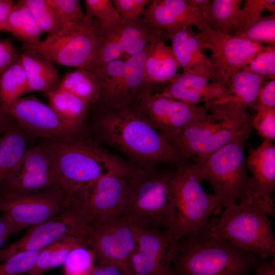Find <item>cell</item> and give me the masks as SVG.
<instances>
[{
    "instance_id": "cell-53",
    "label": "cell",
    "mask_w": 275,
    "mask_h": 275,
    "mask_svg": "<svg viewBox=\"0 0 275 275\" xmlns=\"http://www.w3.org/2000/svg\"><path fill=\"white\" fill-rule=\"evenodd\" d=\"M252 275H275L274 257L270 261H265L254 271Z\"/></svg>"
},
{
    "instance_id": "cell-22",
    "label": "cell",
    "mask_w": 275,
    "mask_h": 275,
    "mask_svg": "<svg viewBox=\"0 0 275 275\" xmlns=\"http://www.w3.org/2000/svg\"><path fill=\"white\" fill-rule=\"evenodd\" d=\"M171 48L183 72L199 75L210 80V58L200 47L191 26H184L166 32Z\"/></svg>"
},
{
    "instance_id": "cell-4",
    "label": "cell",
    "mask_w": 275,
    "mask_h": 275,
    "mask_svg": "<svg viewBox=\"0 0 275 275\" xmlns=\"http://www.w3.org/2000/svg\"><path fill=\"white\" fill-rule=\"evenodd\" d=\"M176 167L139 169L128 179L123 215L135 227L168 229L174 213Z\"/></svg>"
},
{
    "instance_id": "cell-13",
    "label": "cell",
    "mask_w": 275,
    "mask_h": 275,
    "mask_svg": "<svg viewBox=\"0 0 275 275\" xmlns=\"http://www.w3.org/2000/svg\"><path fill=\"white\" fill-rule=\"evenodd\" d=\"M70 196L59 187L0 199V212L25 228L50 220L67 208Z\"/></svg>"
},
{
    "instance_id": "cell-52",
    "label": "cell",
    "mask_w": 275,
    "mask_h": 275,
    "mask_svg": "<svg viewBox=\"0 0 275 275\" xmlns=\"http://www.w3.org/2000/svg\"><path fill=\"white\" fill-rule=\"evenodd\" d=\"M14 3L12 0H0V31H3L6 19Z\"/></svg>"
},
{
    "instance_id": "cell-33",
    "label": "cell",
    "mask_w": 275,
    "mask_h": 275,
    "mask_svg": "<svg viewBox=\"0 0 275 275\" xmlns=\"http://www.w3.org/2000/svg\"><path fill=\"white\" fill-rule=\"evenodd\" d=\"M47 95L49 105L55 112L68 124L80 130L90 105L60 88Z\"/></svg>"
},
{
    "instance_id": "cell-38",
    "label": "cell",
    "mask_w": 275,
    "mask_h": 275,
    "mask_svg": "<svg viewBox=\"0 0 275 275\" xmlns=\"http://www.w3.org/2000/svg\"><path fill=\"white\" fill-rule=\"evenodd\" d=\"M41 32L52 35L61 29L60 21L46 0H24Z\"/></svg>"
},
{
    "instance_id": "cell-40",
    "label": "cell",
    "mask_w": 275,
    "mask_h": 275,
    "mask_svg": "<svg viewBox=\"0 0 275 275\" xmlns=\"http://www.w3.org/2000/svg\"><path fill=\"white\" fill-rule=\"evenodd\" d=\"M55 11L61 29L59 33L68 31L82 21L86 14L83 13L78 0H46Z\"/></svg>"
},
{
    "instance_id": "cell-20",
    "label": "cell",
    "mask_w": 275,
    "mask_h": 275,
    "mask_svg": "<svg viewBox=\"0 0 275 275\" xmlns=\"http://www.w3.org/2000/svg\"><path fill=\"white\" fill-rule=\"evenodd\" d=\"M143 19L151 27L166 32L205 24L198 11L186 0H154L145 8Z\"/></svg>"
},
{
    "instance_id": "cell-48",
    "label": "cell",
    "mask_w": 275,
    "mask_h": 275,
    "mask_svg": "<svg viewBox=\"0 0 275 275\" xmlns=\"http://www.w3.org/2000/svg\"><path fill=\"white\" fill-rule=\"evenodd\" d=\"M54 242L41 251L35 264L27 273L28 275H43L51 269L52 254L55 248Z\"/></svg>"
},
{
    "instance_id": "cell-12",
    "label": "cell",
    "mask_w": 275,
    "mask_h": 275,
    "mask_svg": "<svg viewBox=\"0 0 275 275\" xmlns=\"http://www.w3.org/2000/svg\"><path fill=\"white\" fill-rule=\"evenodd\" d=\"M83 238L94 251L97 262L112 264L125 275H133L130 259L136 244L132 224L126 216L86 228Z\"/></svg>"
},
{
    "instance_id": "cell-29",
    "label": "cell",
    "mask_w": 275,
    "mask_h": 275,
    "mask_svg": "<svg viewBox=\"0 0 275 275\" xmlns=\"http://www.w3.org/2000/svg\"><path fill=\"white\" fill-rule=\"evenodd\" d=\"M59 88L65 90L89 105L100 100L101 87L96 74L91 70L79 67L67 73Z\"/></svg>"
},
{
    "instance_id": "cell-6",
    "label": "cell",
    "mask_w": 275,
    "mask_h": 275,
    "mask_svg": "<svg viewBox=\"0 0 275 275\" xmlns=\"http://www.w3.org/2000/svg\"><path fill=\"white\" fill-rule=\"evenodd\" d=\"M250 127L233 141L195 163L202 181H207L214 191L221 208L241 201L249 193L250 177L246 167L244 150Z\"/></svg>"
},
{
    "instance_id": "cell-1",
    "label": "cell",
    "mask_w": 275,
    "mask_h": 275,
    "mask_svg": "<svg viewBox=\"0 0 275 275\" xmlns=\"http://www.w3.org/2000/svg\"><path fill=\"white\" fill-rule=\"evenodd\" d=\"M96 126L102 141L139 168L162 163L177 167L187 160L152 126L137 104L104 107Z\"/></svg>"
},
{
    "instance_id": "cell-7",
    "label": "cell",
    "mask_w": 275,
    "mask_h": 275,
    "mask_svg": "<svg viewBox=\"0 0 275 275\" xmlns=\"http://www.w3.org/2000/svg\"><path fill=\"white\" fill-rule=\"evenodd\" d=\"M252 117L244 114L207 112L185 126L168 142L188 159H201L228 144L252 125Z\"/></svg>"
},
{
    "instance_id": "cell-17",
    "label": "cell",
    "mask_w": 275,
    "mask_h": 275,
    "mask_svg": "<svg viewBox=\"0 0 275 275\" xmlns=\"http://www.w3.org/2000/svg\"><path fill=\"white\" fill-rule=\"evenodd\" d=\"M136 246L130 263L133 275H174L175 244L167 229H145L132 225Z\"/></svg>"
},
{
    "instance_id": "cell-47",
    "label": "cell",
    "mask_w": 275,
    "mask_h": 275,
    "mask_svg": "<svg viewBox=\"0 0 275 275\" xmlns=\"http://www.w3.org/2000/svg\"><path fill=\"white\" fill-rule=\"evenodd\" d=\"M258 107L275 108V79L265 81L260 88L257 97L251 106Z\"/></svg>"
},
{
    "instance_id": "cell-28",
    "label": "cell",
    "mask_w": 275,
    "mask_h": 275,
    "mask_svg": "<svg viewBox=\"0 0 275 275\" xmlns=\"http://www.w3.org/2000/svg\"><path fill=\"white\" fill-rule=\"evenodd\" d=\"M125 68V60H119L91 70L100 83L104 107L123 105Z\"/></svg>"
},
{
    "instance_id": "cell-9",
    "label": "cell",
    "mask_w": 275,
    "mask_h": 275,
    "mask_svg": "<svg viewBox=\"0 0 275 275\" xmlns=\"http://www.w3.org/2000/svg\"><path fill=\"white\" fill-rule=\"evenodd\" d=\"M128 179L107 174L81 186L70 196L63 212L82 236L85 229L123 215Z\"/></svg>"
},
{
    "instance_id": "cell-2",
    "label": "cell",
    "mask_w": 275,
    "mask_h": 275,
    "mask_svg": "<svg viewBox=\"0 0 275 275\" xmlns=\"http://www.w3.org/2000/svg\"><path fill=\"white\" fill-rule=\"evenodd\" d=\"M210 222L179 238L172 258L174 275H252L266 261L255 253L213 236Z\"/></svg>"
},
{
    "instance_id": "cell-27",
    "label": "cell",
    "mask_w": 275,
    "mask_h": 275,
    "mask_svg": "<svg viewBox=\"0 0 275 275\" xmlns=\"http://www.w3.org/2000/svg\"><path fill=\"white\" fill-rule=\"evenodd\" d=\"M27 150L24 132L12 118L0 135V185L15 169Z\"/></svg>"
},
{
    "instance_id": "cell-50",
    "label": "cell",
    "mask_w": 275,
    "mask_h": 275,
    "mask_svg": "<svg viewBox=\"0 0 275 275\" xmlns=\"http://www.w3.org/2000/svg\"><path fill=\"white\" fill-rule=\"evenodd\" d=\"M19 57L13 44L2 51L0 52V75L15 63Z\"/></svg>"
},
{
    "instance_id": "cell-14",
    "label": "cell",
    "mask_w": 275,
    "mask_h": 275,
    "mask_svg": "<svg viewBox=\"0 0 275 275\" xmlns=\"http://www.w3.org/2000/svg\"><path fill=\"white\" fill-rule=\"evenodd\" d=\"M5 195H19L59 187L55 162L46 143L28 149L4 183Z\"/></svg>"
},
{
    "instance_id": "cell-15",
    "label": "cell",
    "mask_w": 275,
    "mask_h": 275,
    "mask_svg": "<svg viewBox=\"0 0 275 275\" xmlns=\"http://www.w3.org/2000/svg\"><path fill=\"white\" fill-rule=\"evenodd\" d=\"M137 105L152 126L167 141L191 122L208 112L204 107L186 103L160 93H144Z\"/></svg>"
},
{
    "instance_id": "cell-34",
    "label": "cell",
    "mask_w": 275,
    "mask_h": 275,
    "mask_svg": "<svg viewBox=\"0 0 275 275\" xmlns=\"http://www.w3.org/2000/svg\"><path fill=\"white\" fill-rule=\"evenodd\" d=\"M29 92L28 78L19 59L0 75V105L6 111L14 101Z\"/></svg>"
},
{
    "instance_id": "cell-42",
    "label": "cell",
    "mask_w": 275,
    "mask_h": 275,
    "mask_svg": "<svg viewBox=\"0 0 275 275\" xmlns=\"http://www.w3.org/2000/svg\"><path fill=\"white\" fill-rule=\"evenodd\" d=\"M42 250L19 253L9 257L0 264V275L27 273L35 264Z\"/></svg>"
},
{
    "instance_id": "cell-37",
    "label": "cell",
    "mask_w": 275,
    "mask_h": 275,
    "mask_svg": "<svg viewBox=\"0 0 275 275\" xmlns=\"http://www.w3.org/2000/svg\"><path fill=\"white\" fill-rule=\"evenodd\" d=\"M96 255L87 243L73 248L64 264L63 275H90L95 266Z\"/></svg>"
},
{
    "instance_id": "cell-51",
    "label": "cell",
    "mask_w": 275,
    "mask_h": 275,
    "mask_svg": "<svg viewBox=\"0 0 275 275\" xmlns=\"http://www.w3.org/2000/svg\"><path fill=\"white\" fill-rule=\"evenodd\" d=\"M90 275H125L117 266L104 262H97Z\"/></svg>"
},
{
    "instance_id": "cell-21",
    "label": "cell",
    "mask_w": 275,
    "mask_h": 275,
    "mask_svg": "<svg viewBox=\"0 0 275 275\" xmlns=\"http://www.w3.org/2000/svg\"><path fill=\"white\" fill-rule=\"evenodd\" d=\"M265 80L261 76L242 70L233 76L227 93L216 99L205 103L204 107L209 113H248V108L255 102Z\"/></svg>"
},
{
    "instance_id": "cell-24",
    "label": "cell",
    "mask_w": 275,
    "mask_h": 275,
    "mask_svg": "<svg viewBox=\"0 0 275 275\" xmlns=\"http://www.w3.org/2000/svg\"><path fill=\"white\" fill-rule=\"evenodd\" d=\"M167 35L160 37L147 47L145 63L147 86L152 92V86L168 82L176 74L180 67L171 47L165 44Z\"/></svg>"
},
{
    "instance_id": "cell-5",
    "label": "cell",
    "mask_w": 275,
    "mask_h": 275,
    "mask_svg": "<svg viewBox=\"0 0 275 275\" xmlns=\"http://www.w3.org/2000/svg\"><path fill=\"white\" fill-rule=\"evenodd\" d=\"M264 203L247 195L223 212L219 218L211 220L210 233L246 251L267 259L275 256V237L271 220Z\"/></svg>"
},
{
    "instance_id": "cell-49",
    "label": "cell",
    "mask_w": 275,
    "mask_h": 275,
    "mask_svg": "<svg viewBox=\"0 0 275 275\" xmlns=\"http://www.w3.org/2000/svg\"><path fill=\"white\" fill-rule=\"evenodd\" d=\"M24 228L13 223L4 215L0 216V250L10 236Z\"/></svg>"
},
{
    "instance_id": "cell-23",
    "label": "cell",
    "mask_w": 275,
    "mask_h": 275,
    "mask_svg": "<svg viewBox=\"0 0 275 275\" xmlns=\"http://www.w3.org/2000/svg\"><path fill=\"white\" fill-rule=\"evenodd\" d=\"M206 77L182 72L176 74L160 93L186 103L198 105L224 96L228 88Z\"/></svg>"
},
{
    "instance_id": "cell-25",
    "label": "cell",
    "mask_w": 275,
    "mask_h": 275,
    "mask_svg": "<svg viewBox=\"0 0 275 275\" xmlns=\"http://www.w3.org/2000/svg\"><path fill=\"white\" fill-rule=\"evenodd\" d=\"M111 33L121 46L125 60L142 52L153 41L167 35L166 31L153 29L141 18L123 20L120 26Z\"/></svg>"
},
{
    "instance_id": "cell-26",
    "label": "cell",
    "mask_w": 275,
    "mask_h": 275,
    "mask_svg": "<svg viewBox=\"0 0 275 275\" xmlns=\"http://www.w3.org/2000/svg\"><path fill=\"white\" fill-rule=\"evenodd\" d=\"M19 59L28 78L30 92L38 91L47 95L59 88L61 80L57 69L49 60L26 49Z\"/></svg>"
},
{
    "instance_id": "cell-10",
    "label": "cell",
    "mask_w": 275,
    "mask_h": 275,
    "mask_svg": "<svg viewBox=\"0 0 275 275\" xmlns=\"http://www.w3.org/2000/svg\"><path fill=\"white\" fill-rule=\"evenodd\" d=\"M102 37L99 24L86 14L68 31L47 35L36 44H23L25 49L39 53L59 65L87 69Z\"/></svg>"
},
{
    "instance_id": "cell-45",
    "label": "cell",
    "mask_w": 275,
    "mask_h": 275,
    "mask_svg": "<svg viewBox=\"0 0 275 275\" xmlns=\"http://www.w3.org/2000/svg\"><path fill=\"white\" fill-rule=\"evenodd\" d=\"M84 243L87 242L83 238L71 234L64 235L56 241L51 269L63 265L71 251Z\"/></svg>"
},
{
    "instance_id": "cell-18",
    "label": "cell",
    "mask_w": 275,
    "mask_h": 275,
    "mask_svg": "<svg viewBox=\"0 0 275 275\" xmlns=\"http://www.w3.org/2000/svg\"><path fill=\"white\" fill-rule=\"evenodd\" d=\"M246 167L252 175L248 194L262 200L270 214L274 216L271 197L275 188V146L273 141L264 140L257 148H250Z\"/></svg>"
},
{
    "instance_id": "cell-3",
    "label": "cell",
    "mask_w": 275,
    "mask_h": 275,
    "mask_svg": "<svg viewBox=\"0 0 275 275\" xmlns=\"http://www.w3.org/2000/svg\"><path fill=\"white\" fill-rule=\"evenodd\" d=\"M59 187L69 196L81 186L107 175L127 178L140 168L109 153L96 143L74 136L49 139Z\"/></svg>"
},
{
    "instance_id": "cell-54",
    "label": "cell",
    "mask_w": 275,
    "mask_h": 275,
    "mask_svg": "<svg viewBox=\"0 0 275 275\" xmlns=\"http://www.w3.org/2000/svg\"><path fill=\"white\" fill-rule=\"evenodd\" d=\"M11 118L0 105V135L5 130Z\"/></svg>"
},
{
    "instance_id": "cell-16",
    "label": "cell",
    "mask_w": 275,
    "mask_h": 275,
    "mask_svg": "<svg viewBox=\"0 0 275 275\" xmlns=\"http://www.w3.org/2000/svg\"><path fill=\"white\" fill-rule=\"evenodd\" d=\"M24 133L49 139L76 136L80 130L63 120L51 107L33 97H20L6 109Z\"/></svg>"
},
{
    "instance_id": "cell-36",
    "label": "cell",
    "mask_w": 275,
    "mask_h": 275,
    "mask_svg": "<svg viewBox=\"0 0 275 275\" xmlns=\"http://www.w3.org/2000/svg\"><path fill=\"white\" fill-rule=\"evenodd\" d=\"M234 35L256 43L274 45L275 14L258 17Z\"/></svg>"
},
{
    "instance_id": "cell-55",
    "label": "cell",
    "mask_w": 275,
    "mask_h": 275,
    "mask_svg": "<svg viewBox=\"0 0 275 275\" xmlns=\"http://www.w3.org/2000/svg\"><path fill=\"white\" fill-rule=\"evenodd\" d=\"M12 44V41L10 39H0V52Z\"/></svg>"
},
{
    "instance_id": "cell-8",
    "label": "cell",
    "mask_w": 275,
    "mask_h": 275,
    "mask_svg": "<svg viewBox=\"0 0 275 275\" xmlns=\"http://www.w3.org/2000/svg\"><path fill=\"white\" fill-rule=\"evenodd\" d=\"M201 182L195 163L185 162L176 167L173 217L166 229L175 244L184 234L207 226L211 215L222 208L217 198L205 191Z\"/></svg>"
},
{
    "instance_id": "cell-43",
    "label": "cell",
    "mask_w": 275,
    "mask_h": 275,
    "mask_svg": "<svg viewBox=\"0 0 275 275\" xmlns=\"http://www.w3.org/2000/svg\"><path fill=\"white\" fill-rule=\"evenodd\" d=\"M243 3L238 20L232 30L234 33L265 11L275 14L274 0H246Z\"/></svg>"
},
{
    "instance_id": "cell-30",
    "label": "cell",
    "mask_w": 275,
    "mask_h": 275,
    "mask_svg": "<svg viewBox=\"0 0 275 275\" xmlns=\"http://www.w3.org/2000/svg\"><path fill=\"white\" fill-rule=\"evenodd\" d=\"M3 31L11 34L23 44H36L41 40L42 33L24 0L14 3L6 19Z\"/></svg>"
},
{
    "instance_id": "cell-32",
    "label": "cell",
    "mask_w": 275,
    "mask_h": 275,
    "mask_svg": "<svg viewBox=\"0 0 275 275\" xmlns=\"http://www.w3.org/2000/svg\"><path fill=\"white\" fill-rule=\"evenodd\" d=\"M147 47L125 60L123 105L136 104L144 93L151 92L147 86L145 74Z\"/></svg>"
},
{
    "instance_id": "cell-46",
    "label": "cell",
    "mask_w": 275,
    "mask_h": 275,
    "mask_svg": "<svg viewBox=\"0 0 275 275\" xmlns=\"http://www.w3.org/2000/svg\"><path fill=\"white\" fill-rule=\"evenodd\" d=\"M113 2L123 20L141 18L149 0H113Z\"/></svg>"
},
{
    "instance_id": "cell-44",
    "label": "cell",
    "mask_w": 275,
    "mask_h": 275,
    "mask_svg": "<svg viewBox=\"0 0 275 275\" xmlns=\"http://www.w3.org/2000/svg\"><path fill=\"white\" fill-rule=\"evenodd\" d=\"M256 114L252 117L253 128L259 135L273 141L275 139V108L258 107L255 109Z\"/></svg>"
},
{
    "instance_id": "cell-39",
    "label": "cell",
    "mask_w": 275,
    "mask_h": 275,
    "mask_svg": "<svg viewBox=\"0 0 275 275\" xmlns=\"http://www.w3.org/2000/svg\"><path fill=\"white\" fill-rule=\"evenodd\" d=\"M124 60L123 49L115 36L111 33L103 34L87 69L91 70L111 62Z\"/></svg>"
},
{
    "instance_id": "cell-31",
    "label": "cell",
    "mask_w": 275,
    "mask_h": 275,
    "mask_svg": "<svg viewBox=\"0 0 275 275\" xmlns=\"http://www.w3.org/2000/svg\"><path fill=\"white\" fill-rule=\"evenodd\" d=\"M242 0L209 1L200 13L204 23L210 29L230 34L239 18Z\"/></svg>"
},
{
    "instance_id": "cell-41",
    "label": "cell",
    "mask_w": 275,
    "mask_h": 275,
    "mask_svg": "<svg viewBox=\"0 0 275 275\" xmlns=\"http://www.w3.org/2000/svg\"><path fill=\"white\" fill-rule=\"evenodd\" d=\"M264 78L274 79L275 77V46L265 45L251 59L242 69Z\"/></svg>"
},
{
    "instance_id": "cell-19",
    "label": "cell",
    "mask_w": 275,
    "mask_h": 275,
    "mask_svg": "<svg viewBox=\"0 0 275 275\" xmlns=\"http://www.w3.org/2000/svg\"><path fill=\"white\" fill-rule=\"evenodd\" d=\"M78 233L74 223L63 213L50 220L33 226L18 240L2 249L0 263L19 253L42 250L66 235L79 237Z\"/></svg>"
},
{
    "instance_id": "cell-11",
    "label": "cell",
    "mask_w": 275,
    "mask_h": 275,
    "mask_svg": "<svg viewBox=\"0 0 275 275\" xmlns=\"http://www.w3.org/2000/svg\"><path fill=\"white\" fill-rule=\"evenodd\" d=\"M198 29L196 36L200 47L211 52L210 80L228 88L233 76L265 46L212 30L205 24Z\"/></svg>"
},
{
    "instance_id": "cell-35",
    "label": "cell",
    "mask_w": 275,
    "mask_h": 275,
    "mask_svg": "<svg viewBox=\"0 0 275 275\" xmlns=\"http://www.w3.org/2000/svg\"><path fill=\"white\" fill-rule=\"evenodd\" d=\"M86 15L97 18L102 34L111 33L121 24L123 18L111 0H85Z\"/></svg>"
}]
</instances>
